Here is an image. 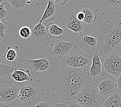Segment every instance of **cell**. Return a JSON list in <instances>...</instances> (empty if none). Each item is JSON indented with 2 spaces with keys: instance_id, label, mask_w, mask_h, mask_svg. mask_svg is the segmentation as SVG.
<instances>
[{
  "instance_id": "29",
  "label": "cell",
  "mask_w": 121,
  "mask_h": 107,
  "mask_svg": "<svg viewBox=\"0 0 121 107\" xmlns=\"http://www.w3.org/2000/svg\"><path fill=\"white\" fill-rule=\"evenodd\" d=\"M117 93L121 95V74L117 78Z\"/></svg>"
},
{
  "instance_id": "12",
  "label": "cell",
  "mask_w": 121,
  "mask_h": 107,
  "mask_svg": "<svg viewBox=\"0 0 121 107\" xmlns=\"http://www.w3.org/2000/svg\"><path fill=\"white\" fill-rule=\"evenodd\" d=\"M31 31V35L28 40L32 43L39 44L50 39L48 34L47 25L44 22H39L32 26Z\"/></svg>"
},
{
  "instance_id": "5",
  "label": "cell",
  "mask_w": 121,
  "mask_h": 107,
  "mask_svg": "<svg viewBox=\"0 0 121 107\" xmlns=\"http://www.w3.org/2000/svg\"><path fill=\"white\" fill-rule=\"evenodd\" d=\"M91 60L90 55L81 49L76 48L61 59L59 65L71 68L80 70L90 66Z\"/></svg>"
},
{
  "instance_id": "7",
  "label": "cell",
  "mask_w": 121,
  "mask_h": 107,
  "mask_svg": "<svg viewBox=\"0 0 121 107\" xmlns=\"http://www.w3.org/2000/svg\"><path fill=\"white\" fill-rule=\"evenodd\" d=\"M103 56V67L105 75L117 78L121 74V56L118 51Z\"/></svg>"
},
{
  "instance_id": "27",
  "label": "cell",
  "mask_w": 121,
  "mask_h": 107,
  "mask_svg": "<svg viewBox=\"0 0 121 107\" xmlns=\"http://www.w3.org/2000/svg\"><path fill=\"white\" fill-rule=\"evenodd\" d=\"M51 100H44L31 107H51Z\"/></svg>"
},
{
  "instance_id": "9",
  "label": "cell",
  "mask_w": 121,
  "mask_h": 107,
  "mask_svg": "<svg viewBox=\"0 0 121 107\" xmlns=\"http://www.w3.org/2000/svg\"><path fill=\"white\" fill-rule=\"evenodd\" d=\"M95 83L103 100L117 93V78L104 75L97 78Z\"/></svg>"
},
{
  "instance_id": "10",
  "label": "cell",
  "mask_w": 121,
  "mask_h": 107,
  "mask_svg": "<svg viewBox=\"0 0 121 107\" xmlns=\"http://www.w3.org/2000/svg\"><path fill=\"white\" fill-rule=\"evenodd\" d=\"M76 48V44L72 41L56 40L50 45L48 48V52L51 55L55 57L58 60H61Z\"/></svg>"
},
{
  "instance_id": "25",
  "label": "cell",
  "mask_w": 121,
  "mask_h": 107,
  "mask_svg": "<svg viewBox=\"0 0 121 107\" xmlns=\"http://www.w3.org/2000/svg\"><path fill=\"white\" fill-rule=\"evenodd\" d=\"M5 4H0V21H5L9 18V11L5 8Z\"/></svg>"
},
{
  "instance_id": "34",
  "label": "cell",
  "mask_w": 121,
  "mask_h": 107,
  "mask_svg": "<svg viewBox=\"0 0 121 107\" xmlns=\"http://www.w3.org/2000/svg\"><path fill=\"white\" fill-rule=\"evenodd\" d=\"M117 51H118V52H119V53L120 54V55L121 56V42L120 44L119 48H118Z\"/></svg>"
},
{
  "instance_id": "30",
  "label": "cell",
  "mask_w": 121,
  "mask_h": 107,
  "mask_svg": "<svg viewBox=\"0 0 121 107\" xmlns=\"http://www.w3.org/2000/svg\"><path fill=\"white\" fill-rule=\"evenodd\" d=\"M76 18L79 20L80 21H82L83 22V20H84L85 18V15L84 13H83L82 11H79V13H78L77 15H76Z\"/></svg>"
},
{
  "instance_id": "16",
  "label": "cell",
  "mask_w": 121,
  "mask_h": 107,
  "mask_svg": "<svg viewBox=\"0 0 121 107\" xmlns=\"http://www.w3.org/2000/svg\"><path fill=\"white\" fill-rule=\"evenodd\" d=\"M59 11L58 5L56 1H48L47 8L43 14L41 19L39 22H48L56 18L58 16Z\"/></svg>"
},
{
  "instance_id": "31",
  "label": "cell",
  "mask_w": 121,
  "mask_h": 107,
  "mask_svg": "<svg viewBox=\"0 0 121 107\" xmlns=\"http://www.w3.org/2000/svg\"><path fill=\"white\" fill-rule=\"evenodd\" d=\"M52 107H67L66 103H56Z\"/></svg>"
},
{
  "instance_id": "8",
  "label": "cell",
  "mask_w": 121,
  "mask_h": 107,
  "mask_svg": "<svg viewBox=\"0 0 121 107\" xmlns=\"http://www.w3.org/2000/svg\"><path fill=\"white\" fill-rule=\"evenodd\" d=\"M24 65L26 70L29 71L31 74L38 72L45 73L51 71L52 60L51 57L42 55L39 59H25Z\"/></svg>"
},
{
  "instance_id": "3",
  "label": "cell",
  "mask_w": 121,
  "mask_h": 107,
  "mask_svg": "<svg viewBox=\"0 0 121 107\" xmlns=\"http://www.w3.org/2000/svg\"><path fill=\"white\" fill-rule=\"evenodd\" d=\"M45 86L42 81L33 80L20 88L19 102L22 106L31 107L41 102L45 95Z\"/></svg>"
},
{
  "instance_id": "20",
  "label": "cell",
  "mask_w": 121,
  "mask_h": 107,
  "mask_svg": "<svg viewBox=\"0 0 121 107\" xmlns=\"http://www.w3.org/2000/svg\"><path fill=\"white\" fill-rule=\"evenodd\" d=\"M48 34L50 39L59 40L64 35L65 31L54 23H49L47 24Z\"/></svg>"
},
{
  "instance_id": "17",
  "label": "cell",
  "mask_w": 121,
  "mask_h": 107,
  "mask_svg": "<svg viewBox=\"0 0 121 107\" xmlns=\"http://www.w3.org/2000/svg\"><path fill=\"white\" fill-rule=\"evenodd\" d=\"M5 5L10 6L12 7L15 13L21 14L28 12L30 10L27 1L22 0H7L4 1Z\"/></svg>"
},
{
  "instance_id": "1",
  "label": "cell",
  "mask_w": 121,
  "mask_h": 107,
  "mask_svg": "<svg viewBox=\"0 0 121 107\" xmlns=\"http://www.w3.org/2000/svg\"><path fill=\"white\" fill-rule=\"evenodd\" d=\"M51 89L60 99L74 100L85 86V74L80 70L59 65L53 72Z\"/></svg>"
},
{
  "instance_id": "22",
  "label": "cell",
  "mask_w": 121,
  "mask_h": 107,
  "mask_svg": "<svg viewBox=\"0 0 121 107\" xmlns=\"http://www.w3.org/2000/svg\"><path fill=\"white\" fill-rule=\"evenodd\" d=\"M15 48L11 47H7L6 51L4 54V58L8 62H15V61L18 57L19 48L17 46L15 45Z\"/></svg>"
},
{
  "instance_id": "23",
  "label": "cell",
  "mask_w": 121,
  "mask_h": 107,
  "mask_svg": "<svg viewBox=\"0 0 121 107\" xmlns=\"http://www.w3.org/2000/svg\"><path fill=\"white\" fill-rule=\"evenodd\" d=\"M105 2L108 6L115 10H121V0H105Z\"/></svg>"
},
{
  "instance_id": "26",
  "label": "cell",
  "mask_w": 121,
  "mask_h": 107,
  "mask_svg": "<svg viewBox=\"0 0 121 107\" xmlns=\"http://www.w3.org/2000/svg\"><path fill=\"white\" fill-rule=\"evenodd\" d=\"M7 28V24L5 21H0V37L5 38V34Z\"/></svg>"
},
{
  "instance_id": "19",
  "label": "cell",
  "mask_w": 121,
  "mask_h": 107,
  "mask_svg": "<svg viewBox=\"0 0 121 107\" xmlns=\"http://www.w3.org/2000/svg\"><path fill=\"white\" fill-rule=\"evenodd\" d=\"M11 77L18 84L27 81L31 82L33 80L32 77H31V74L30 72L28 70H24L23 68H16L11 75Z\"/></svg>"
},
{
  "instance_id": "11",
  "label": "cell",
  "mask_w": 121,
  "mask_h": 107,
  "mask_svg": "<svg viewBox=\"0 0 121 107\" xmlns=\"http://www.w3.org/2000/svg\"><path fill=\"white\" fill-rule=\"evenodd\" d=\"M75 40L77 47L86 53L92 54L96 51L98 46L96 38L85 33L78 36Z\"/></svg>"
},
{
  "instance_id": "15",
  "label": "cell",
  "mask_w": 121,
  "mask_h": 107,
  "mask_svg": "<svg viewBox=\"0 0 121 107\" xmlns=\"http://www.w3.org/2000/svg\"><path fill=\"white\" fill-rule=\"evenodd\" d=\"M15 62H8L0 58V86L6 82L16 68Z\"/></svg>"
},
{
  "instance_id": "4",
  "label": "cell",
  "mask_w": 121,
  "mask_h": 107,
  "mask_svg": "<svg viewBox=\"0 0 121 107\" xmlns=\"http://www.w3.org/2000/svg\"><path fill=\"white\" fill-rule=\"evenodd\" d=\"M74 100L82 107H103V99L97 91L95 81L86 82Z\"/></svg>"
},
{
  "instance_id": "2",
  "label": "cell",
  "mask_w": 121,
  "mask_h": 107,
  "mask_svg": "<svg viewBox=\"0 0 121 107\" xmlns=\"http://www.w3.org/2000/svg\"><path fill=\"white\" fill-rule=\"evenodd\" d=\"M96 29L97 48L100 55L117 51L121 42V18L100 22Z\"/></svg>"
},
{
  "instance_id": "32",
  "label": "cell",
  "mask_w": 121,
  "mask_h": 107,
  "mask_svg": "<svg viewBox=\"0 0 121 107\" xmlns=\"http://www.w3.org/2000/svg\"><path fill=\"white\" fill-rule=\"evenodd\" d=\"M56 2L58 5H62L63 6L68 2V1L67 0H66V1H65V0H63V1H56Z\"/></svg>"
},
{
  "instance_id": "13",
  "label": "cell",
  "mask_w": 121,
  "mask_h": 107,
  "mask_svg": "<svg viewBox=\"0 0 121 107\" xmlns=\"http://www.w3.org/2000/svg\"><path fill=\"white\" fill-rule=\"evenodd\" d=\"M91 64L87 70V74L91 78H99L105 75L103 67L102 58L98 51H95L91 55Z\"/></svg>"
},
{
  "instance_id": "35",
  "label": "cell",
  "mask_w": 121,
  "mask_h": 107,
  "mask_svg": "<svg viewBox=\"0 0 121 107\" xmlns=\"http://www.w3.org/2000/svg\"><path fill=\"white\" fill-rule=\"evenodd\" d=\"M4 3V0H0V4Z\"/></svg>"
},
{
  "instance_id": "6",
  "label": "cell",
  "mask_w": 121,
  "mask_h": 107,
  "mask_svg": "<svg viewBox=\"0 0 121 107\" xmlns=\"http://www.w3.org/2000/svg\"><path fill=\"white\" fill-rule=\"evenodd\" d=\"M20 89L10 80L0 86V107H10L18 103Z\"/></svg>"
},
{
  "instance_id": "24",
  "label": "cell",
  "mask_w": 121,
  "mask_h": 107,
  "mask_svg": "<svg viewBox=\"0 0 121 107\" xmlns=\"http://www.w3.org/2000/svg\"><path fill=\"white\" fill-rule=\"evenodd\" d=\"M31 29L29 27L25 26L20 28L19 31L20 36L23 39L29 38L31 35Z\"/></svg>"
},
{
  "instance_id": "28",
  "label": "cell",
  "mask_w": 121,
  "mask_h": 107,
  "mask_svg": "<svg viewBox=\"0 0 121 107\" xmlns=\"http://www.w3.org/2000/svg\"><path fill=\"white\" fill-rule=\"evenodd\" d=\"M66 105L67 107H82L81 105H79L75 100L69 101V102H66Z\"/></svg>"
},
{
  "instance_id": "18",
  "label": "cell",
  "mask_w": 121,
  "mask_h": 107,
  "mask_svg": "<svg viewBox=\"0 0 121 107\" xmlns=\"http://www.w3.org/2000/svg\"><path fill=\"white\" fill-rule=\"evenodd\" d=\"M81 11L84 13L85 15L83 22L86 25L91 26L92 24L95 22L97 19V10L91 6L86 4L82 8Z\"/></svg>"
},
{
  "instance_id": "14",
  "label": "cell",
  "mask_w": 121,
  "mask_h": 107,
  "mask_svg": "<svg viewBox=\"0 0 121 107\" xmlns=\"http://www.w3.org/2000/svg\"><path fill=\"white\" fill-rule=\"evenodd\" d=\"M62 24L65 27L72 31L75 35L78 34H80V35L82 34L86 27L85 23L79 21L73 11L63 17Z\"/></svg>"
},
{
  "instance_id": "21",
  "label": "cell",
  "mask_w": 121,
  "mask_h": 107,
  "mask_svg": "<svg viewBox=\"0 0 121 107\" xmlns=\"http://www.w3.org/2000/svg\"><path fill=\"white\" fill-rule=\"evenodd\" d=\"M103 107H121V95L117 93L104 99Z\"/></svg>"
},
{
  "instance_id": "33",
  "label": "cell",
  "mask_w": 121,
  "mask_h": 107,
  "mask_svg": "<svg viewBox=\"0 0 121 107\" xmlns=\"http://www.w3.org/2000/svg\"><path fill=\"white\" fill-rule=\"evenodd\" d=\"M45 2V1H34L33 2H34V3H35L37 5H40L42 4L43 3Z\"/></svg>"
}]
</instances>
